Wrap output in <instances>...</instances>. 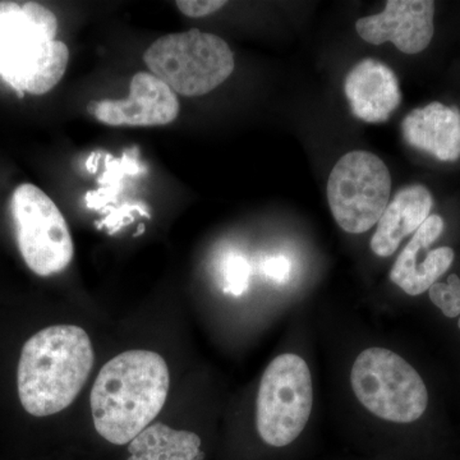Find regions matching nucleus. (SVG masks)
I'll list each match as a JSON object with an SVG mask.
<instances>
[{"label":"nucleus","instance_id":"nucleus-1","mask_svg":"<svg viewBox=\"0 0 460 460\" xmlns=\"http://www.w3.org/2000/svg\"><path fill=\"white\" fill-rule=\"evenodd\" d=\"M171 387L168 365L150 350L118 354L99 372L90 404L93 426L114 445L131 443L164 408Z\"/></svg>","mask_w":460,"mask_h":460},{"label":"nucleus","instance_id":"nucleus-2","mask_svg":"<svg viewBox=\"0 0 460 460\" xmlns=\"http://www.w3.org/2000/svg\"><path fill=\"white\" fill-rule=\"evenodd\" d=\"M89 334L80 326L40 330L23 345L17 370L18 396L27 413L53 416L68 408L93 371Z\"/></svg>","mask_w":460,"mask_h":460},{"label":"nucleus","instance_id":"nucleus-3","mask_svg":"<svg viewBox=\"0 0 460 460\" xmlns=\"http://www.w3.org/2000/svg\"><path fill=\"white\" fill-rule=\"evenodd\" d=\"M56 14L35 2H0V78L20 96L44 95L59 84L69 50L56 40Z\"/></svg>","mask_w":460,"mask_h":460},{"label":"nucleus","instance_id":"nucleus-4","mask_svg":"<svg viewBox=\"0 0 460 460\" xmlns=\"http://www.w3.org/2000/svg\"><path fill=\"white\" fill-rule=\"evenodd\" d=\"M153 75L180 95L202 96L234 71L228 44L213 33L190 30L157 39L144 54Z\"/></svg>","mask_w":460,"mask_h":460},{"label":"nucleus","instance_id":"nucleus-5","mask_svg":"<svg viewBox=\"0 0 460 460\" xmlns=\"http://www.w3.org/2000/svg\"><path fill=\"white\" fill-rule=\"evenodd\" d=\"M350 383L358 401L378 419L411 423L428 410L429 393L422 377L392 350H363L354 361Z\"/></svg>","mask_w":460,"mask_h":460},{"label":"nucleus","instance_id":"nucleus-6","mask_svg":"<svg viewBox=\"0 0 460 460\" xmlns=\"http://www.w3.org/2000/svg\"><path fill=\"white\" fill-rule=\"evenodd\" d=\"M314 404L313 378L304 358L278 356L263 372L256 402L260 438L270 447L292 444L304 431Z\"/></svg>","mask_w":460,"mask_h":460},{"label":"nucleus","instance_id":"nucleus-7","mask_svg":"<svg viewBox=\"0 0 460 460\" xmlns=\"http://www.w3.org/2000/svg\"><path fill=\"white\" fill-rule=\"evenodd\" d=\"M392 175L375 154H345L329 175L328 201L335 222L352 234L370 230L389 205Z\"/></svg>","mask_w":460,"mask_h":460},{"label":"nucleus","instance_id":"nucleus-8","mask_svg":"<svg viewBox=\"0 0 460 460\" xmlns=\"http://www.w3.org/2000/svg\"><path fill=\"white\" fill-rule=\"evenodd\" d=\"M21 255L39 277L60 274L74 260V241L53 199L31 183L14 190L11 199Z\"/></svg>","mask_w":460,"mask_h":460},{"label":"nucleus","instance_id":"nucleus-9","mask_svg":"<svg viewBox=\"0 0 460 460\" xmlns=\"http://www.w3.org/2000/svg\"><path fill=\"white\" fill-rule=\"evenodd\" d=\"M87 111L108 126H165L177 119L180 102L155 75L140 72L133 75L128 99L91 102Z\"/></svg>","mask_w":460,"mask_h":460},{"label":"nucleus","instance_id":"nucleus-10","mask_svg":"<svg viewBox=\"0 0 460 460\" xmlns=\"http://www.w3.org/2000/svg\"><path fill=\"white\" fill-rule=\"evenodd\" d=\"M435 3L431 0H389L381 13L359 18L356 30L372 45L390 41L404 54H419L434 36Z\"/></svg>","mask_w":460,"mask_h":460},{"label":"nucleus","instance_id":"nucleus-11","mask_svg":"<svg viewBox=\"0 0 460 460\" xmlns=\"http://www.w3.org/2000/svg\"><path fill=\"white\" fill-rule=\"evenodd\" d=\"M344 90L352 113L366 123L386 122L402 102L394 72L371 58L361 60L347 75Z\"/></svg>","mask_w":460,"mask_h":460},{"label":"nucleus","instance_id":"nucleus-12","mask_svg":"<svg viewBox=\"0 0 460 460\" xmlns=\"http://www.w3.org/2000/svg\"><path fill=\"white\" fill-rule=\"evenodd\" d=\"M402 137L410 146L441 162L460 157V111L441 102L414 109L402 123Z\"/></svg>","mask_w":460,"mask_h":460},{"label":"nucleus","instance_id":"nucleus-13","mask_svg":"<svg viewBox=\"0 0 460 460\" xmlns=\"http://www.w3.org/2000/svg\"><path fill=\"white\" fill-rule=\"evenodd\" d=\"M434 206L431 192L426 187H405L396 193L377 223V229L371 239L375 255H394L402 239L425 223Z\"/></svg>","mask_w":460,"mask_h":460},{"label":"nucleus","instance_id":"nucleus-14","mask_svg":"<svg viewBox=\"0 0 460 460\" xmlns=\"http://www.w3.org/2000/svg\"><path fill=\"white\" fill-rule=\"evenodd\" d=\"M128 460H202L201 438L195 432L164 423L145 429L129 443Z\"/></svg>","mask_w":460,"mask_h":460},{"label":"nucleus","instance_id":"nucleus-15","mask_svg":"<svg viewBox=\"0 0 460 460\" xmlns=\"http://www.w3.org/2000/svg\"><path fill=\"white\" fill-rule=\"evenodd\" d=\"M443 230V217H438V215H429L425 223L416 230L410 243L405 246L401 255L396 259L394 266H393L392 271H390V279H392L393 283L402 288L404 292L408 289L417 269L426 260L425 257L423 261L420 262L419 256L423 251L429 250L436 239L440 237Z\"/></svg>","mask_w":460,"mask_h":460},{"label":"nucleus","instance_id":"nucleus-16","mask_svg":"<svg viewBox=\"0 0 460 460\" xmlns=\"http://www.w3.org/2000/svg\"><path fill=\"white\" fill-rule=\"evenodd\" d=\"M429 299L441 313L450 319L459 316L460 329V279L458 275L452 274L447 283H435L429 289Z\"/></svg>","mask_w":460,"mask_h":460},{"label":"nucleus","instance_id":"nucleus-17","mask_svg":"<svg viewBox=\"0 0 460 460\" xmlns=\"http://www.w3.org/2000/svg\"><path fill=\"white\" fill-rule=\"evenodd\" d=\"M251 268L247 260L239 255H230L224 269V292L239 296L246 292L250 283Z\"/></svg>","mask_w":460,"mask_h":460},{"label":"nucleus","instance_id":"nucleus-18","mask_svg":"<svg viewBox=\"0 0 460 460\" xmlns=\"http://www.w3.org/2000/svg\"><path fill=\"white\" fill-rule=\"evenodd\" d=\"M175 4L186 16L199 18L215 13L222 9L226 2L224 0H178Z\"/></svg>","mask_w":460,"mask_h":460},{"label":"nucleus","instance_id":"nucleus-19","mask_svg":"<svg viewBox=\"0 0 460 460\" xmlns=\"http://www.w3.org/2000/svg\"><path fill=\"white\" fill-rule=\"evenodd\" d=\"M262 272L270 279L284 284L289 280L290 262L287 257L275 256L262 262Z\"/></svg>","mask_w":460,"mask_h":460}]
</instances>
